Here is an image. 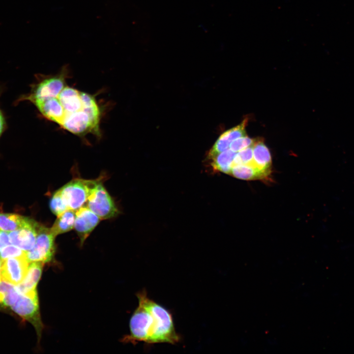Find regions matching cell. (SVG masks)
Returning <instances> with one entry per match:
<instances>
[{
    "label": "cell",
    "instance_id": "cell-1",
    "mask_svg": "<svg viewBox=\"0 0 354 354\" xmlns=\"http://www.w3.org/2000/svg\"><path fill=\"white\" fill-rule=\"evenodd\" d=\"M138 306L129 322L130 333L122 342L135 344L168 343L175 344L180 339L172 314L164 307L149 298L145 290L137 294Z\"/></svg>",
    "mask_w": 354,
    "mask_h": 354
},
{
    "label": "cell",
    "instance_id": "cell-2",
    "mask_svg": "<svg viewBox=\"0 0 354 354\" xmlns=\"http://www.w3.org/2000/svg\"><path fill=\"white\" fill-rule=\"evenodd\" d=\"M52 97L58 102V124L61 128L81 137L88 133L100 134L101 111L93 95L66 85Z\"/></svg>",
    "mask_w": 354,
    "mask_h": 354
},
{
    "label": "cell",
    "instance_id": "cell-3",
    "mask_svg": "<svg viewBox=\"0 0 354 354\" xmlns=\"http://www.w3.org/2000/svg\"><path fill=\"white\" fill-rule=\"evenodd\" d=\"M68 75L66 67H63L57 74L37 76L36 81L31 85L30 92L21 95L15 103L26 100L34 103L56 95L66 85Z\"/></svg>",
    "mask_w": 354,
    "mask_h": 354
},
{
    "label": "cell",
    "instance_id": "cell-4",
    "mask_svg": "<svg viewBox=\"0 0 354 354\" xmlns=\"http://www.w3.org/2000/svg\"><path fill=\"white\" fill-rule=\"evenodd\" d=\"M101 181L75 178L59 189L68 209L76 211L85 206L92 190Z\"/></svg>",
    "mask_w": 354,
    "mask_h": 354
},
{
    "label": "cell",
    "instance_id": "cell-5",
    "mask_svg": "<svg viewBox=\"0 0 354 354\" xmlns=\"http://www.w3.org/2000/svg\"><path fill=\"white\" fill-rule=\"evenodd\" d=\"M55 237L50 228L39 224L35 244L30 250L26 252V258L29 263L52 262L54 260L56 252Z\"/></svg>",
    "mask_w": 354,
    "mask_h": 354
},
{
    "label": "cell",
    "instance_id": "cell-6",
    "mask_svg": "<svg viewBox=\"0 0 354 354\" xmlns=\"http://www.w3.org/2000/svg\"><path fill=\"white\" fill-rule=\"evenodd\" d=\"M86 206L100 219H107L117 215L118 209L101 181L92 190Z\"/></svg>",
    "mask_w": 354,
    "mask_h": 354
},
{
    "label": "cell",
    "instance_id": "cell-7",
    "mask_svg": "<svg viewBox=\"0 0 354 354\" xmlns=\"http://www.w3.org/2000/svg\"><path fill=\"white\" fill-rule=\"evenodd\" d=\"M10 308L16 314L30 322L40 337L43 325L42 323L37 292L28 294H20L17 301Z\"/></svg>",
    "mask_w": 354,
    "mask_h": 354
},
{
    "label": "cell",
    "instance_id": "cell-8",
    "mask_svg": "<svg viewBox=\"0 0 354 354\" xmlns=\"http://www.w3.org/2000/svg\"><path fill=\"white\" fill-rule=\"evenodd\" d=\"M29 264L26 257L2 260L0 268L1 280L17 286L25 278Z\"/></svg>",
    "mask_w": 354,
    "mask_h": 354
},
{
    "label": "cell",
    "instance_id": "cell-9",
    "mask_svg": "<svg viewBox=\"0 0 354 354\" xmlns=\"http://www.w3.org/2000/svg\"><path fill=\"white\" fill-rule=\"evenodd\" d=\"M100 220L86 206L76 210L74 228L80 238L81 245L98 224Z\"/></svg>",
    "mask_w": 354,
    "mask_h": 354
},
{
    "label": "cell",
    "instance_id": "cell-10",
    "mask_svg": "<svg viewBox=\"0 0 354 354\" xmlns=\"http://www.w3.org/2000/svg\"><path fill=\"white\" fill-rule=\"evenodd\" d=\"M39 223L30 219L24 227L8 232L10 242L27 252L34 246L37 234Z\"/></svg>",
    "mask_w": 354,
    "mask_h": 354
},
{
    "label": "cell",
    "instance_id": "cell-11",
    "mask_svg": "<svg viewBox=\"0 0 354 354\" xmlns=\"http://www.w3.org/2000/svg\"><path fill=\"white\" fill-rule=\"evenodd\" d=\"M253 160L249 165L258 171L264 178L267 177L271 173V166L268 148L263 142L256 141L253 146Z\"/></svg>",
    "mask_w": 354,
    "mask_h": 354
},
{
    "label": "cell",
    "instance_id": "cell-12",
    "mask_svg": "<svg viewBox=\"0 0 354 354\" xmlns=\"http://www.w3.org/2000/svg\"><path fill=\"white\" fill-rule=\"evenodd\" d=\"M29 265L26 276L16 287L19 293L28 294L36 292V286L41 277L43 264L40 262H31Z\"/></svg>",
    "mask_w": 354,
    "mask_h": 354
},
{
    "label": "cell",
    "instance_id": "cell-13",
    "mask_svg": "<svg viewBox=\"0 0 354 354\" xmlns=\"http://www.w3.org/2000/svg\"><path fill=\"white\" fill-rule=\"evenodd\" d=\"M76 211L68 209L57 216L50 228L55 236L71 230L74 226Z\"/></svg>",
    "mask_w": 354,
    "mask_h": 354
},
{
    "label": "cell",
    "instance_id": "cell-14",
    "mask_svg": "<svg viewBox=\"0 0 354 354\" xmlns=\"http://www.w3.org/2000/svg\"><path fill=\"white\" fill-rule=\"evenodd\" d=\"M236 152L228 149L222 152L209 155L211 160V166L216 171L230 174L232 163Z\"/></svg>",
    "mask_w": 354,
    "mask_h": 354
},
{
    "label": "cell",
    "instance_id": "cell-15",
    "mask_svg": "<svg viewBox=\"0 0 354 354\" xmlns=\"http://www.w3.org/2000/svg\"><path fill=\"white\" fill-rule=\"evenodd\" d=\"M30 218L14 213H0V230L10 232L24 227Z\"/></svg>",
    "mask_w": 354,
    "mask_h": 354
},
{
    "label": "cell",
    "instance_id": "cell-16",
    "mask_svg": "<svg viewBox=\"0 0 354 354\" xmlns=\"http://www.w3.org/2000/svg\"><path fill=\"white\" fill-rule=\"evenodd\" d=\"M230 174L235 177L245 180L264 178L259 171L249 165L233 166Z\"/></svg>",
    "mask_w": 354,
    "mask_h": 354
},
{
    "label": "cell",
    "instance_id": "cell-17",
    "mask_svg": "<svg viewBox=\"0 0 354 354\" xmlns=\"http://www.w3.org/2000/svg\"><path fill=\"white\" fill-rule=\"evenodd\" d=\"M246 123L247 120L244 119L240 124L226 131L219 137L231 144L234 140L246 136L245 131Z\"/></svg>",
    "mask_w": 354,
    "mask_h": 354
},
{
    "label": "cell",
    "instance_id": "cell-18",
    "mask_svg": "<svg viewBox=\"0 0 354 354\" xmlns=\"http://www.w3.org/2000/svg\"><path fill=\"white\" fill-rule=\"evenodd\" d=\"M49 206L51 211L57 216L69 209L59 189L57 190L53 195Z\"/></svg>",
    "mask_w": 354,
    "mask_h": 354
},
{
    "label": "cell",
    "instance_id": "cell-19",
    "mask_svg": "<svg viewBox=\"0 0 354 354\" xmlns=\"http://www.w3.org/2000/svg\"><path fill=\"white\" fill-rule=\"evenodd\" d=\"M253 146L244 148L236 153L232 163V166L250 164L253 160Z\"/></svg>",
    "mask_w": 354,
    "mask_h": 354
},
{
    "label": "cell",
    "instance_id": "cell-20",
    "mask_svg": "<svg viewBox=\"0 0 354 354\" xmlns=\"http://www.w3.org/2000/svg\"><path fill=\"white\" fill-rule=\"evenodd\" d=\"M20 257H26V252L13 244H8L0 251L1 260Z\"/></svg>",
    "mask_w": 354,
    "mask_h": 354
},
{
    "label": "cell",
    "instance_id": "cell-21",
    "mask_svg": "<svg viewBox=\"0 0 354 354\" xmlns=\"http://www.w3.org/2000/svg\"><path fill=\"white\" fill-rule=\"evenodd\" d=\"M256 141L248 137L247 136L237 138L234 140L230 145V149L237 152L244 148L253 146Z\"/></svg>",
    "mask_w": 354,
    "mask_h": 354
},
{
    "label": "cell",
    "instance_id": "cell-22",
    "mask_svg": "<svg viewBox=\"0 0 354 354\" xmlns=\"http://www.w3.org/2000/svg\"><path fill=\"white\" fill-rule=\"evenodd\" d=\"M10 243L8 232L0 230V251Z\"/></svg>",
    "mask_w": 354,
    "mask_h": 354
},
{
    "label": "cell",
    "instance_id": "cell-23",
    "mask_svg": "<svg viewBox=\"0 0 354 354\" xmlns=\"http://www.w3.org/2000/svg\"><path fill=\"white\" fill-rule=\"evenodd\" d=\"M6 122L3 114L0 109V137L6 128Z\"/></svg>",
    "mask_w": 354,
    "mask_h": 354
},
{
    "label": "cell",
    "instance_id": "cell-24",
    "mask_svg": "<svg viewBox=\"0 0 354 354\" xmlns=\"http://www.w3.org/2000/svg\"><path fill=\"white\" fill-rule=\"evenodd\" d=\"M1 262H2V260L0 258V281L1 280V277H0V268H1Z\"/></svg>",
    "mask_w": 354,
    "mask_h": 354
}]
</instances>
